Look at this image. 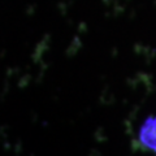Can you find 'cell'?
<instances>
[{
  "label": "cell",
  "instance_id": "obj_1",
  "mask_svg": "<svg viewBox=\"0 0 156 156\" xmlns=\"http://www.w3.org/2000/svg\"><path fill=\"white\" fill-rule=\"evenodd\" d=\"M139 139L143 146L156 152V117H148L140 126Z\"/></svg>",
  "mask_w": 156,
  "mask_h": 156
}]
</instances>
